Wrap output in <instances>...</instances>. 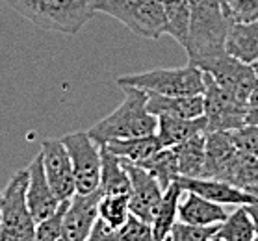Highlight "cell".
Returning a JSON list of instances; mask_svg holds the SVG:
<instances>
[{
	"instance_id": "4fadbf2b",
	"label": "cell",
	"mask_w": 258,
	"mask_h": 241,
	"mask_svg": "<svg viewBox=\"0 0 258 241\" xmlns=\"http://www.w3.org/2000/svg\"><path fill=\"white\" fill-rule=\"evenodd\" d=\"M28 169V188H26V204L32 213L35 223H39L43 219L50 217L56 210L59 208V202L52 189L48 186V180L45 177V169H43L41 154H37L32 164L26 167Z\"/></svg>"
},
{
	"instance_id": "f546056e",
	"label": "cell",
	"mask_w": 258,
	"mask_h": 241,
	"mask_svg": "<svg viewBox=\"0 0 258 241\" xmlns=\"http://www.w3.org/2000/svg\"><path fill=\"white\" fill-rule=\"evenodd\" d=\"M67 200H63L59 208L50 215L35 224L34 241H63V232H61V219H63Z\"/></svg>"
},
{
	"instance_id": "52a82bcc",
	"label": "cell",
	"mask_w": 258,
	"mask_h": 241,
	"mask_svg": "<svg viewBox=\"0 0 258 241\" xmlns=\"http://www.w3.org/2000/svg\"><path fill=\"white\" fill-rule=\"evenodd\" d=\"M69 152L77 193H91L99 189L100 182V147L88 132H75L61 137Z\"/></svg>"
},
{
	"instance_id": "7c38bea8",
	"label": "cell",
	"mask_w": 258,
	"mask_h": 241,
	"mask_svg": "<svg viewBox=\"0 0 258 241\" xmlns=\"http://www.w3.org/2000/svg\"><path fill=\"white\" fill-rule=\"evenodd\" d=\"M102 197L99 189L91 193H75L67 200L61 232L63 241H86L99 217V200Z\"/></svg>"
},
{
	"instance_id": "277c9868",
	"label": "cell",
	"mask_w": 258,
	"mask_h": 241,
	"mask_svg": "<svg viewBox=\"0 0 258 241\" xmlns=\"http://www.w3.org/2000/svg\"><path fill=\"white\" fill-rule=\"evenodd\" d=\"M93 10L117 19L138 37L158 39L167 34L162 0H93Z\"/></svg>"
},
{
	"instance_id": "44dd1931",
	"label": "cell",
	"mask_w": 258,
	"mask_h": 241,
	"mask_svg": "<svg viewBox=\"0 0 258 241\" xmlns=\"http://www.w3.org/2000/svg\"><path fill=\"white\" fill-rule=\"evenodd\" d=\"M182 191L184 189L180 188V184L173 182L164 191V195H162V200H160L153 221H151L154 239L156 241H165L169 237L171 226L175 224L176 215H178V200H180Z\"/></svg>"
},
{
	"instance_id": "7402d4cb",
	"label": "cell",
	"mask_w": 258,
	"mask_h": 241,
	"mask_svg": "<svg viewBox=\"0 0 258 241\" xmlns=\"http://www.w3.org/2000/svg\"><path fill=\"white\" fill-rule=\"evenodd\" d=\"M205 145L206 137L205 134H197L194 137L186 139L184 143L176 145V162H178V177L186 178H199L203 177V169H205Z\"/></svg>"
},
{
	"instance_id": "5b68a950",
	"label": "cell",
	"mask_w": 258,
	"mask_h": 241,
	"mask_svg": "<svg viewBox=\"0 0 258 241\" xmlns=\"http://www.w3.org/2000/svg\"><path fill=\"white\" fill-rule=\"evenodd\" d=\"M117 84L121 88L132 86L149 93H160L167 97L205 93V74L199 67L191 63L178 69H154V71L119 76Z\"/></svg>"
},
{
	"instance_id": "d6a6232c",
	"label": "cell",
	"mask_w": 258,
	"mask_h": 241,
	"mask_svg": "<svg viewBox=\"0 0 258 241\" xmlns=\"http://www.w3.org/2000/svg\"><path fill=\"white\" fill-rule=\"evenodd\" d=\"M230 19L236 23H251L258 19V0H227Z\"/></svg>"
},
{
	"instance_id": "ab89813d",
	"label": "cell",
	"mask_w": 258,
	"mask_h": 241,
	"mask_svg": "<svg viewBox=\"0 0 258 241\" xmlns=\"http://www.w3.org/2000/svg\"><path fill=\"white\" fill-rule=\"evenodd\" d=\"M210 241H219V239H217V237H214V239H210Z\"/></svg>"
},
{
	"instance_id": "8fae6325",
	"label": "cell",
	"mask_w": 258,
	"mask_h": 241,
	"mask_svg": "<svg viewBox=\"0 0 258 241\" xmlns=\"http://www.w3.org/2000/svg\"><path fill=\"white\" fill-rule=\"evenodd\" d=\"M123 162V159H121ZM124 169L130 178V193H128V208L130 213L136 217L151 223L154 217V212L158 208L164 189L160 188L158 180L147 173L143 167L130 162H123Z\"/></svg>"
},
{
	"instance_id": "8992f818",
	"label": "cell",
	"mask_w": 258,
	"mask_h": 241,
	"mask_svg": "<svg viewBox=\"0 0 258 241\" xmlns=\"http://www.w3.org/2000/svg\"><path fill=\"white\" fill-rule=\"evenodd\" d=\"M205 74V119L206 132H232L245 124V102H241Z\"/></svg>"
},
{
	"instance_id": "3957f363",
	"label": "cell",
	"mask_w": 258,
	"mask_h": 241,
	"mask_svg": "<svg viewBox=\"0 0 258 241\" xmlns=\"http://www.w3.org/2000/svg\"><path fill=\"white\" fill-rule=\"evenodd\" d=\"M24 19L43 30L75 36L95 15L93 0H6Z\"/></svg>"
},
{
	"instance_id": "484cf974",
	"label": "cell",
	"mask_w": 258,
	"mask_h": 241,
	"mask_svg": "<svg viewBox=\"0 0 258 241\" xmlns=\"http://www.w3.org/2000/svg\"><path fill=\"white\" fill-rule=\"evenodd\" d=\"M167 23V34L182 48L186 47L189 24V0H162Z\"/></svg>"
},
{
	"instance_id": "4316f807",
	"label": "cell",
	"mask_w": 258,
	"mask_h": 241,
	"mask_svg": "<svg viewBox=\"0 0 258 241\" xmlns=\"http://www.w3.org/2000/svg\"><path fill=\"white\" fill-rule=\"evenodd\" d=\"M225 182L232 184L234 188L249 191V189L258 186V158L251 154L238 150L234 164L230 167L229 175L225 178Z\"/></svg>"
},
{
	"instance_id": "30bf717a",
	"label": "cell",
	"mask_w": 258,
	"mask_h": 241,
	"mask_svg": "<svg viewBox=\"0 0 258 241\" xmlns=\"http://www.w3.org/2000/svg\"><path fill=\"white\" fill-rule=\"evenodd\" d=\"M41 159L45 177L48 180V186L56 195L59 202L69 200L77 193L75 186V175H73V165H71L69 152L61 139H45L41 143Z\"/></svg>"
},
{
	"instance_id": "74e56055",
	"label": "cell",
	"mask_w": 258,
	"mask_h": 241,
	"mask_svg": "<svg viewBox=\"0 0 258 241\" xmlns=\"http://www.w3.org/2000/svg\"><path fill=\"white\" fill-rule=\"evenodd\" d=\"M251 65H252V71H254V74H256V80H258V59Z\"/></svg>"
},
{
	"instance_id": "60d3db41",
	"label": "cell",
	"mask_w": 258,
	"mask_h": 241,
	"mask_svg": "<svg viewBox=\"0 0 258 241\" xmlns=\"http://www.w3.org/2000/svg\"><path fill=\"white\" fill-rule=\"evenodd\" d=\"M0 221H2V213H0Z\"/></svg>"
},
{
	"instance_id": "f1b7e54d",
	"label": "cell",
	"mask_w": 258,
	"mask_h": 241,
	"mask_svg": "<svg viewBox=\"0 0 258 241\" xmlns=\"http://www.w3.org/2000/svg\"><path fill=\"white\" fill-rule=\"evenodd\" d=\"M219 224H210V226H197V224H188L178 221L171 226L167 241H210L216 237Z\"/></svg>"
},
{
	"instance_id": "7a4b0ae2",
	"label": "cell",
	"mask_w": 258,
	"mask_h": 241,
	"mask_svg": "<svg viewBox=\"0 0 258 241\" xmlns=\"http://www.w3.org/2000/svg\"><path fill=\"white\" fill-rule=\"evenodd\" d=\"M123 102L88 130V135L99 147L113 139H130L156 132L158 117L147 110V91L132 86H123Z\"/></svg>"
},
{
	"instance_id": "ac0fdd59",
	"label": "cell",
	"mask_w": 258,
	"mask_h": 241,
	"mask_svg": "<svg viewBox=\"0 0 258 241\" xmlns=\"http://www.w3.org/2000/svg\"><path fill=\"white\" fill-rule=\"evenodd\" d=\"M225 50L243 63H254L258 59V19L251 23L230 21Z\"/></svg>"
},
{
	"instance_id": "e0dca14e",
	"label": "cell",
	"mask_w": 258,
	"mask_h": 241,
	"mask_svg": "<svg viewBox=\"0 0 258 241\" xmlns=\"http://www.w3.org/2000/svg\"><path fill=\"white\" fill-rule=\"evenodd\" d=\"M147 110L156 117L171 115V117L182 119H197L205 115V99L203 95L167 97V95L147 91Z\"/></svg>"
},
{
	"instance_id": "1f68e13d",
	"label": "cell",
	"mask_w": 258,
	"mask_h": 241,
	"mask_svg": "<svg viewBox=\"0 0 258 241\" xmlns=\"http://www.w3.org/2000/svg\"><path fill=\"white\" fill-rule=\"evenodd\" d=\"M230 137L240 150L258 158V124H243L241 128L232 130Z\"/></svg>"
},
{
	"instance_id": "ffe728a7",
	"label": "cell",
	"mask_w": 258,
	"mask_h": 241,
	"mask_svg": "<svg viewBox=\"0 0 258 241\" xmlns=\"http://www.w3.org/2000/svg\"><path fill=\"white\" fill-rule=\"evenodd\" d=\"M99 191L102 195H128L130 178L123 162L100 147V182Z\"/></svg>"
},
{
	"instance_id": "f35d334b",
	"label": "cell",
	"mask_w": 258,
	"mask_h": 241,
	"mask_svg": "<svg viewBox=\"0 0 258 241\" xmlns=\"http://www.w3.org/2000/svg\"><path fill=\"white\" fill-rule=\"evenodd\" d=\"M252 241H258V234H256V235H254V239H252Z\"/></svg>"
},
{
	"instance_id": "d4e9b609",
	"label": "cell",
	"mask_w": 258,
	"mask_h": 241,
	"mask_svg": "<svg viewBox=\"0 0 258 241\" xmlns=\"http://www.w3.org/2000/svg\"><path fill=\"white\" fill-rule=\"evenodd\" d=\"M256 235V228L249 217L245 206H238L234 212L219 224L216 237L219 241H252Z\"/></svg>"
},
{
	"instance_id": "83f0119b",
	"label": "cell",
	"mask_w": 258,
	"mask_h": 241,
	"mask_svg": "<svg viewBox=\"0 0 258 241\" xmlns=\"http://www.w3.org/2000/svg\"><path fill=\"white\" fill-rule=\"evenodd\" d=\"M128 195H102L99 200V219L113 228H121L128 219Z\"/></svg>"
},
{
	"instance_id": "9c48e42d",
	"label": "cell",
	"mask_w": 258,
	"mask_h": 241,
	"mask_svg": "<svg viewBox=\"0 0 258 241\" xmlns=\"http://www.w3.org/2000/svg\"><path fill=\"white\" fill-rule=\"evenodd\" d=\"M199 69L203 72H206V74H210L212 80L217 86H221L225 91L234 95L236 99L241 100V102H247L249 95L258 86L252 65L243 63V61L236 59L234 56H230L227 52L223 56H219V58L203 63Z\"/></svg>"
},
{
	"instance_id": "cb8c5ba5",
	"label": "cell",
	"mask_w": 258,
	"mask_h": 241,
	"mask_svg": "<svg viewBox=\"0 0 258 241\" xmlns=\"http://www.w3.org/2000/svg\"><path fill=\"white\" fill-rule=\"evenodd\" d=\"M140 167L151 173L156 180H158L160 188L167 189L173 182H176L178 178V162H176V152L173 147H162L151 156H147L145 159H141Z\"/></svg>"
},
{
	"instance_id": "ba28073f",
	"label": "cell",
	"mask_w": 258,
	"mask_h": 241,
	"mask_svg": "<svg viewBox=\"0 0 258 241\" xmlns=\"http://www.w3.org/2000/svg\"><path fill=\"white\" fill-rule=\"evenodd\" d=\"M26 188H28V169L17 171L6 188L0 191V224L4 228L15 230L21 234H35V221L26 204Z\"/></svg>"
},
{
	"instance_id": "836d02e7",
	"label": "cell",
	"mask_w": 258,
	"mask_h": 241,
	"mask_svg": "<svg viewBox=\"0 0 258 241\" xmlns=\"http://www.w3.org/2000/svg\"><path fill=\"white\" fill-rule=\"evenodd\" d=\"M86 241H121L119 239V228H113L110 224H106L102 219L97 217Z\"/></svg>"
},
{
	"instance_id": "2e32d148",
	"label": "cell",
	"mask_w": 258,
	"mask_h": 241,
	"mask_svg": "<svg viewBox=\"0 0 258 241\" xmlns=\"http://www.w3.org/2000/svg\"><path fill=\"white\" fill-rule=\"evenodd\" d=\"M227 210L223 204H217L212 200H206L191 191H182L178 200V215L182 223L197 224V226H210V224H221L227 219Z\"/></svg>"
},
{
	"instance_id": "5bb4252c",
	"label": "cell",
	"mask_w": 258,
	"mask_h": 241,
	"mask_svg": "<svg viewBox=\"0 0 258 241\" xmlns=\"http://www.w3.org/2000/svg\"><path fill=\"white\" fill-rule=\"evenodd\" d=\"M205 137L206 158L201 178H217L225 182L240 148L234 145L230 132H206Z\"/></svg>"
},
{
	"instance_id": "6da1fadb",
	"label": "cell",
	"mask_w": 258,
	"mask_h": 241,
	"mask_svg": "<svg viewBox=\"0 0 258 241\" xmlns=\"http://www.w3.org/2000/svg\"><path fill=\"white\" fill-rule=\"evenodd\" d=\"M230 21L227 0H189L188 39L184 47L189 63L201 67L227 52L225 39Z\"/></svg>"
},
{
	"instance_id": "e575fe53",
	"label": "cell",
	"mask_w": 258,
	"mask_h": 241,
	"mask_svg": "<svg viewBox=\"0 0 258 241\" xmlns=\"http://www.w3.org/2000/svg\"><path fill=\"white\" fill-rule=\"evenodd\" d=\"M247 113H245V124H258V86L254 88L249 99L245 102Z\"/></svg>"
},
{
	"instance_id": "8d00e7d4",
	"label": "cell",
	"mask_w": 258,
	"mask_h": 241,
	"mask_svg": "<svg viewBox=\"0 0 258 241\" xmlns=\"http://www.w3.org/2000/svg\"><path fill=\"white\" fill-rule=\"evenodd\" d=\"M247 193H251L252 197H254V200H252L251 204H245V210H247V213H249V217L252 219L254 228H256V234H258V186L256 188L249 189Z\"/></svg>"
},
{
	"instance_id": "9a60e30c",
	"label": "cell",
	"mask_w": 258,
	"mask_h": 241,
	"mask_svg": "<svg viewBox=\"0 0 258 241\" xmlns=\"http://www.w3.org/2000/svg\"><path fill=\"white\" fill-rule=\"evenodd\" d=\"M176 182L180 184L184 191H191V193L199 195L203 199L217 202V204H232V206H245L251 204L254 197L247 193L243 189L234 188L232 184L217 180V178H186L178 177Z\"/></svg>"
},
{
	"instance_id": "d590c367",
	"label": "cell",
	"mask_w": 258,
	"mask_h": 241,
	"mask_svg": "<svg viewBox=\"0 0 258 241\" xmlns=\"http://www.w3.org/2000/svg\"><path fill=\"white\" fill-rule=\"evenodd\" d=\"M0 241H34V235L21 234V232H15V230L4 228L0 224Z\"/></svg>"
},
{
	"instance_id": "d6986e66",
	"label": "cell",
	"mask_w": 258,
	"mask_h": 241,
	"mask_svg": "<svg viewBox=\"0 0 258 241\" xmlns=\"http://www.w3.org/2000/svg\"><path fill=\"white\" fill-rule=\"evenodd\" d=\"M156 137L162 147H176L197 134H206L205 115L197 119H182L171 115H160L156 124Z\"/></svg>"
},
{
	"instance_id": "b9f144b4",
	"label": "cell",
	"mask_w": 258,
	"mask_h": 241,
	"mask_svg": "<svg viewBox=\"0 0 258 241\" xmlns=\"http://www.w3.org/2000/svg\"><path fill=\"white\" fill-rule=\"evenodd\" d=\"M165 241H167V239H165Z\"/></svg>"
},
{
	"instance_id": "4dcf8cb0",
	"label": "cell",
	"mask_w": 258,
	"mask_h": 241,
	"mask_svg": "<svg viewBox=\"0 0 258 241\" xmlns=\"http://www.w3.org/2000/svg\"><path fill=\"white\" fill-rule=\"evenodd\" d=\"M119 239L121 241H156L153 234V226L143 219L130 213L128 219L119 228Z\"/></svg>"
},
{
	"instance_id": "603a6c76",
	"label": "cell",
	"mask_w": 258,
	"mask_h": 241,
	"mask_svg": "<svg viewBox=\"0 0 258 241\" xmlns=\"http://www.w3.org/2000/svg\"><path fill=\"white\" fill-rule=\"evenodd\" d=\"M100 147H104L108 152H112L113 156H117L123 162L140 164L141 159H145L147 156H151L158 148H162V143L158 141L156 134H151L141 135V137H130V139H113Z\"/></svg>"
}]
</instances>
